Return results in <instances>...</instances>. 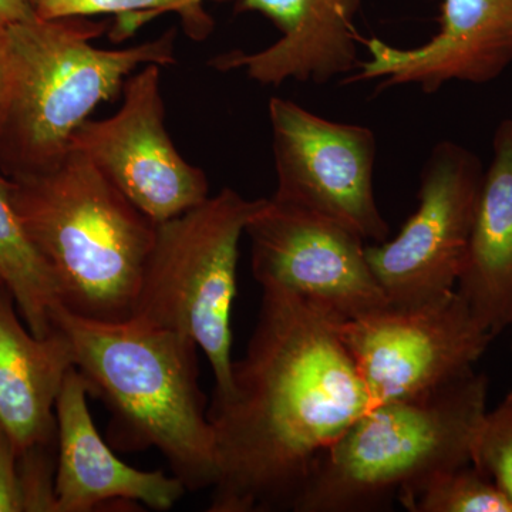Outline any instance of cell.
Returning a JSON list of instances; mask_svg holds the SVG:
<instances>
[{"label": "cell", "mask_w": 512, "mask_h": 512, "mask_svg": "<svg viewBox=\"0 0 512 512\" xmlns=\"http://www.w3.org/2000/svg\"><path fill=\"white\" fill-rule=\"evenodd\" d=\"M0 281L12 295L23 322L45 338L56 330L62 308L49 266L30 238L12 200L10 178L0 173Z\"/></svg>", "instance_id": "17"}, {"label": "cell", "mask_w": 512, "mask_h": 512, "mask_svg": "<svg viewBox=\"0 0 512 512\" xmlns=\"http://www.w3.org/2000/svg\"><path fill=\"white\" fill-rule=\"evenodd\" d=\"M275 170V201L312 212L384 242L390 227L373 191L376 137L367 127L316 116L291 100L269 101Z\"/></svg>", "instance_id": "9"}, {"label": "cell", "mask_w": 512, "mask_h": 512, "mask_svg": "<svg viewBox=\"0 0 512 512\" xmlns=\"http://www.w3.org/2000/svg\"><path fill=\"white\" fill-rule=\"evenodd\" d=\"M224 188L192 210L160 222L133 318L183 333L205 353L214 397L232 387L231 313L239 242L261 205Z\"/></svg>", "instance_id": "6"}, {"label": "cell", "mask_w": 512, "mask_h": 512, "mask_svg": "<svg viewBox=\"0 0 512 512\" xmlns=\"http://www.w3.org/2000/svg\"><path fill=\"white\" fill-rule=\"evenodd\" d=\"M160 69L147 64L131 74L119 111L84 121L70 144L156 224L210 197L207 175L181 156L165 128Z\"/></svg>", "instance_id": "10"}, {"label": "cell", "mask_w": 512, "mask_h": 512, "mask_svg": "<svg viewBox=\"0 0 512 512\" xmlns=\"http://www.w3.org/2000/svg\"><path fill=\"white\" fill-rule=\"evenodd\" d=\"M86 380L73 367L56 402V512H90L106 504L170 511L187 493L174 474L128 466L100 436Z\"/></svg>", "instance_id": "13"}, {"label": "cell", "mask_w": 512, "mask_h": 512, "mask_svg": "<svg viewBox=\"0 0 512 512\" xmlns=\"http://www.w3.org/2000/svg\"><path fill=\"white\" fill-rule=\"evenodd\" d=\"M0 512H23L19 451L0 427Z\"/></svg>", "instance_id": "22"}, {"label": "cell", "mask_w": 512, "mask_h": 512, "mask_svg": "<svg viewBox=\"0 0 512 512\" xmlns=\"http://www.w3.org/2000/svg\"><path fill=\"white\" fill-rule=\"evenodd\" d=\"M245 235L261 288L295 293L340 320L390 306L367 262L365 239L336 222L262 198Z\"/></svg>", "instance_id": "11"}, {"label": "cell", "mask_w": 512, "mask_h": 512, "mask_svg": "<svg viewBox=\"0 0 512 512\" xmlns=\"http://www.w3.org/2000/svg\"><path fill=\"white\" fill-rule=\"evenodd\" d=\"M335 316L262 288L227 396H212L217 480L208 512L295 511L316 464L372 406Z\"/></svg>", "instance_id": "1"}, {"label": "cell", "mask_w": 512, "mask_h": 512, "mask_svg": "<svg viewBox=\"0 0 512 512\" xmlns=\"http://www.w3.org/2000/svg\"><path fill=\"white\" fill-rule=\"evenodd\" d=\"M56 444L19 454L23 512H56Z\"/></svg>", "instance_id": "21"}, {"label": "cell", "mask_w": 512, "mask_h": 512, "mask_svg": "<svg viewBox=\"0 0 512 512\" xmlns=\"http://www.w3.org/2000/svg\"><path fill=\"white\" fill-rule=\"evenodd\" d=\"M487 396V377L471 370L419 396L373 404L320 457L295 512L380 510L423 478L471 464Z\"/></svg>", "instance_id": "5"}, {"label": "cell", "mask_w": 512, "mask_h": 512, "mask_svg": "<svg viewBox=\"0 0 512 512\" xmlns=\"http://www.w3.org/2000/svg\"><path fill=\"white\" fill-rule=\"evenodd\" d=\"M55 323L72 345L89 393L110 410L111 447L157 448L187 491L211 488L217 451L197 343L136 318L100 322L60 308Z\"/></svg>", "instance_id": "2"}, {"label": "cell", "mask_w": 512, "mask_h": 512, "mask_svg": "<svg viewBox=\"0 0 512 512\" xmlns=\"http://www.w3.org/2000/svg\"><path fill=\"white\" fill-rule=\"evenodd\" d=\"M511 326H512V322H511ZM511 348H512V345H511Z\"/></svg>", "instance_id": "27"}, {"label": "cell", "mask_w": 512, "mask_h": 512, "mask_svg": "<svg viewBox=\"0 0 512 512\" xmlns=\"http://www.w3.org/2000/svg\"><path fill=\"white\" fill-rule=\"evenodd\" d=\"M484 174L466 147L441 141L433 148L421 170L416 212L392 241L366 247L390 306L413 308L456 289Z\"/></svg>", "instance_id": "8"}, {"label": "cell", "mask_w": 512, "mask_h": 512, "mask_svg": "<svg viewBox=\"0 0 512 512\" xmlns=\"http://www.w3.org/2000/svg\"><path fill=\"white\" fill-rule=\"evenodd\" d=\"M208 0H37L36 15L42 19L70 16L116 15L117 32L133 33L153 16L175 13L183 22L185 33L194 40H204L214 29V20L204 5ZM229 2V0H211Z\"/></svg>", "instance_id": "18"}, {"label": "cell", "mask_w": 512, "mask_h": 512, "mask_svg": "<svg viewBox=\"0 0 512 512\" xmlns=\"http://www.w3.org/2000/svg\"><path fill=\"white\" fill-rule=\"evenodd\" d=\"M0 286H3L2 281H0Z\"/></svg>", "instance_id": "26"}, {"label": "cell", "mask_w": 512, "mask_h": 512, "mask_svg": "<svg viewBox=\"0 0 512 512\" xmlns=\"http://www.w3.org/2000/svg\"><path fill=\"white\" fill-rule=\"evenodd\" d=\"M6 82H8V69H6L5 53H3L2 46H0V101H2L3 94H5Z\"/></svg>", "instance_id": "24"}, {"label": "cell", "mask_w": 512, "mask_h": 512, "mask_svg": "<svg viewBox=\"0 0 512 512\" xmlns=\"http://www.w3.org/2000/svg\"><path fill=\"white\" fill-rule=\"evenodd\" d=\"M37 0H0V26L35 18Z\"/></svg>", "instance_id": "23"}, {"label": "cell", "mask_w": 512, "mask_h": 512, "mask_svg": "<svg viewBox=\"0 0 512 512\" xmlns=\"http://www.w3.org/2000/svg\"><path fill=\"white\" fill-rule=\"evenodd\" d=\"M397 501L412 512H512V504L473 464L437 471L404 488Z\"/></svg>", "instance_id": "19"}, {"label": "cell", "mask_w": 512, "mask_h": 512, "mask_svg": "<svg viewBox=\"0 0 512 512\" xmlns=\"http://www.w3.org/2000/svg\"><path fill=\"white\" fill-rule=\"evenodd\" d=\"M360 0H237V12H258L275 23L281 37L255 53L241 50L212 59L221 72L242 70L262 86L288 80L325 84L355 73V16Z\"/></svg>", "instance_id": "14"}, {"label": "cell", "mask_w": 512, "mask_h": 512, "mask_svg": "<svg viewBox=\"0 0 512 512\" xmlns=\"http://www.w3.org/2000/svg\"><path fill=\"white\" fill-rule=\"evenodd\" d=\"M0 35H2V26H0Z\"/></svg>", "instance_id": "25"}, {"label": "cell", "mask_w": 512, "mask_h": 512, "mask_svg": "<svg viewBox=\"0 0 512 512\" xmlns=\"http://www.w3.org/2000/svg\"><path fill=\"white\" fill-rule=\"evenodd\" d=\"M456 291L494 338L511 326L512 120L495 133Z\"/></svg>", "instance_id": "16"}, {"label": "cell", "mask_w": 512, "mask_h": 512, "mask_svg": "<svg viewBox=\"0 0 512 512\" xmlns=\"http://www.w3.org/2000/svg\"><path fill=\"white\" fill-rule=\"evenodd\" d=\"M74 366L62 330L30 332L8 289L0 286V427L19 454L56 444V402Z\"/></svg>", "instance_id": "15"}, {"label": "cell", "mask_w": 512, "mask_h": 512, "mask_svg": "<svg viewBox=\"0 0 512 512\" xmlns=\"http://www.w3.org/2000/svg\"><path fill=\"white\" fill-rule=\"evenodd\" d=\"M106 23L39 16L3 26L8 82L0 101V173L10 180L50 170L74 133L128 77L147 64L175 62V30L127 49H100Z\"/></svg>", "instance_id": "3"}, {"label": "cell", "mask_w": 512, "mask_h": 512, "mask_svg": "<svg viewBox=\"0 0 512 512\" xmlns=\"http://www.w3.org/2000/svg\"><path fill=\"white\" fill-rule=\"evenodd\" d=\"M366 45L370 59L346 82L380 80V89L426 94L450 82L490 83L512 63V0H443L439 33L424 45L397 49L376 37Z\"/></svg>", "instance_id": "12"}, {"label": "cell", "mask_w": 512, "mask_h": 512, "mask_svg": "<svg viewBox=\"0 0 512 512\" xmlns=\"http://www.w3.org/2000/svg\"><path fill=\"white\" fill-rule=\"evenodd\" d=\"M370 403L419 396L474 370L494 336L456 289L413 308L336 320Z\"/></svg>", "instance_id": "7"}, {"label": "cell", "mask_w": 512, "mask_h": 512, "mask_svg": "<svg viewBox=\"0 0 512 512\" xmlns=\"http://www.w3.org/2000/svg\"><path fill=\"white\" fill-rule=\"evenodd\" d=\"M471 464L495 484L512 504V390L485 413L474 441Z\"/></svg>", "instance_id": "20"}, {"label": "cell", "mask_w": 512, "mask_h": 512, "mask_svg": "<svg viewBox=\"0 0 512 512\" xmlns=\"http://www.w3.org/2000/svg\"><path fill=\"white\" fill-rule=\"evenodd\" d=\"M10 183L62 308L100 322L133 318L156 222L74 148L50 170Z\"/></svg>", "instance_id": "4"}]
</instances>
